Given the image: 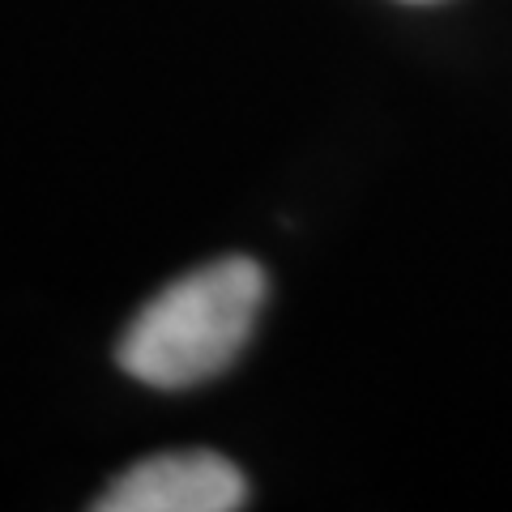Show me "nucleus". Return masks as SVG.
<instances>
[{
	"label": "nucleus",
	"instance_id": "nucleus-2",
	"mask_svg": "<svg viewBox=\"0 0 512 512\" xmlns=\"http://www.w3.org/2000/svg\"><path fill=\"white\" fill-rule=\"evenodd\" d=\"M248 483L227 457L188 448L128 466L94 508L99 512H231L244 504Z\"/></svg>",
	"mask_w": 512,
	"mask_h": 512
},
{
	"label": "nucleus",
	"instance_id": "nucleus-1",
	"mask_svg": "<svg viewBox=\"0 0 512 512\" xmlns=\"http://www.w3.org/2000/svg\"><path fill=\"white\" fill-rule=\"evenodd\" d=\"M261 303L265 269L248 256H222L158 291L124 329L116 359L150 389H197L239 359Z\"/></svg>",
	"mask_w": 512,
	"mask_h": 512
}]
</instances>
